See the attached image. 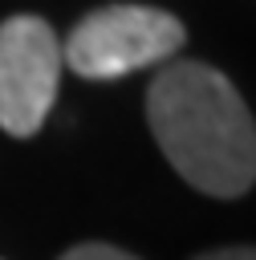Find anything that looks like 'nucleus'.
Returning a JSON list of instances; mask_svg holds the SVG:
<instances>
[{
	"label": "nucleus",
	"instance_id": "f257e3e1",
	"mask_svg": "<svg viewBox=\"0 0 256 260\" xmlns=\"http://www.w3.org/2000/svg\"><path fill=\"white\" fill-rule=\"evenodd\" d=\"M146 122L195 191L240 199L256 183V118L228 73L207 61L163 65L146 89Z\"/></svg>",
	"mask_w": 256,
	"mask_h": 260
},
{
	"label": "nucleus",
	"instance_id": "f03ea898",
	"mask_svg": "<svg viewBox=\"0 0 256 260\" xmlns=\"http://www.w3.org/2000/svg\"><path fill=\"white\" fill-rule=\"evenodd\" d=\"M187 28L179 16L150 4H106L73 24L61 45V65L77 77L110 81L154 61H167L183 49Z\"/></svg>",
	"mask_w": 256,
	"mask_h": 260
},
{
	"label": "nucleus",
	"instance_id": "7ed1b4c3",
	"mask_svg": "<svg viewBox=\"0 0 256 260\" xmlns=\"http://www.w3.org/2000/svg\"><path fill=\"white\" fill-rule=\"evenodd\" d=\"M61 81V41L41 16L0 24V130L28 138L45 126Z\"/></svg>",
	"mask_w": 256,
	"mask_h": 260
},
{
	"label": "nucleus",
	"instance_id": "20e7f679",
	"mask_svg": "<svg viewBox=\"0 0 256 260\" xmlns=\"http://www.w3.org/2000/svg\"><path fill=\"white\" fill-rule=\"evenodd\" d=\"M57 260H138V256H130L126 248H114V244H77Z\"/></svg>",
	"mask_w": 256,
	"mask_h": 260
},
{
	"label": "nucleus",
	"instance_id": "39448f33",
	"mask_svg": "<svg viewBox=\"0 0 256 260\" xmlns=\"http://www.w3.org/2000/svg\"><path fill=\"white\" fill-rule=\"evenodd\" d=\"M195 260H256V248L236 244V248H215V252H199Z\"/></svg>",
	"mask_w": 256,
	"mask_h": 260
}]
</instances>
